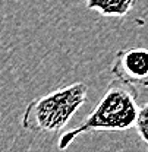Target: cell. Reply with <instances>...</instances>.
Masks as SVG:
<instances>
[{
  "label": "cell",
  "instance_id": "cell-1",
  "mask_svg": "<svg viewBox=\"0 0 148 152\" xmlns=\"http://www.w3.org/2000/svg\"><path fill=\"white\" fill-rule=\"evenodd\" d=\"M138 105V91L135 86L119 79L111 80L91 113L76 127L63 132L57 139L59 151L68 149L75 139L91 132H125L135 126Z\"/></svg>",
  "mask_w": 148,
  "mask_h": 152
},
{
  "label": "cell",
  "instance_id": "cell-2",
  "mask_svg": "<svg viewBox=\"0 0 148 152\" xmlns=\"http://www.w3.org/2000/svg\"><path fill=\"white\" fill-rule=\"evenodd\" d=\"M88 86L74 82L32 99L24 110L21 126L31 133H56L68 126L87 101Z\"/></svg>",
  "mask_w": 148,
  "mask_h": 152
},
{
  "label": "cell",
  "instance_id": "cell-3",
  "mask_svg": "<svg viewBox=\"0 0 148 152\" xmlns=\"http://www.w3.org/2000/svg\"><path fill=\"white\" fill-rule=\"evenodd\" d=\"M116 79L148 89V48H122L119 50L110 66Z\"/></svg>",
  "mask_w": 148,
  "mask_h": 152
},
{
  "label": "cell",
  "instance_id": "cell-4",
  "mask_svg": "<svg viewBox=\"0 0 148 152\" xmlns=\"http://www.w3.org/2000/svg\"><path fill=\"white\" fill-rule=\"evenodd\" d=\"M136 0H87L88 10H95L103 16L123 18L132 10Z\"/></svg>",
  "mask_w": 148,
  "mask_h": 152
},
{
  "label": "cell",
  "instance_id": "cell-5",
  "mask_svg": "<svg viewBox=\"0 0 148 152\" xmlns=\"http://www.w3.org/2000/svg\"><path fill=\"white\" fill-rule=\"evenodd\" d=\"M133 127L136 129V133L139 134L141 140L148 146V102L139 107Z\"/></svg>",
  "mask_w": 148,
  "mask_h": 152
}]
</instances>
